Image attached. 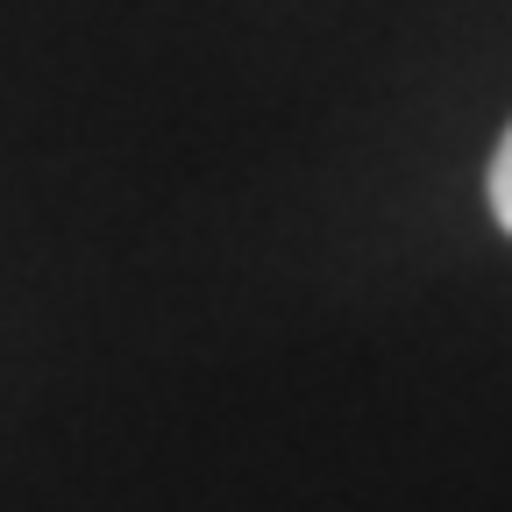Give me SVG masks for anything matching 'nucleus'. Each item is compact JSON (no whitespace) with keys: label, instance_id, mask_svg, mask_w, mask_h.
<instances>
[{"label":"nucleus","instance_id":"obj_1","mask_svg":"<svg viewBox=\"0 0 512 512\" xmlns=\"http://www.w3.org/2000/svg\"><path fill=\"white\" fill-rule=\"evenodd\" d=\"M491 214H498V228L512 235V128H505V143H498V157H491Z\"/></svg>","mask_w":512,"mask_h":512}]
</instances>
